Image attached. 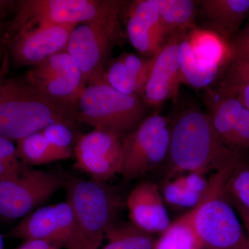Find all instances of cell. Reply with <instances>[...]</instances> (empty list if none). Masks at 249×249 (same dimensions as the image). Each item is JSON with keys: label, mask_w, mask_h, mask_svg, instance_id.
<instances>
[{"label": "cell", "mask_w": 249, "mask_h": 249, "mask_svg": "<svg viewBox=\"0 0 249 249\" xmlns=\"http://www.w3.org/2000/svg\"><path fill=\"white\" fill-rule=\"evenodd\" d=\"M216 88L235 96L249 110V82L243 84L234 85V86H217Z\"/></svg>", "instance_id": "cell-32"}, {"label": "cell", "mask_w": 249, "mask_h": 249, "mask_svg": "<svg viewBox=\"0 0 249 249\" xmlns=\"http://www.w3.org/2000/svg\"><path fill=\"white\" fill-rule=\"evenodd\" d=\"M235 208L237 209L239 214H240L244 227L248 232L249 237H247V238L249 240V210L237 206H235Z\"/></svg>", "instance_id": "cell-35"}, {"label": "cell", "mask_w": 249, "mask_h": 249, "mask_svg": "<svg viewBox=\"0 0 249 249\" xmlns=\"http://www.w3.org/2000/svg\"><path fill=\"white\" fill-rule=\"evenodd\" d=\"M25 80L52 99L75 107L86 87L79 66L66 50L31 67Z\"/></svg>", "instance_id": "cell-10"}, {"label": "cell", "mask_w": 249, "mask_h": 249, "mask_svg": "<svg viewBox=\"0 0 249 249\" xmlns=\"http://www.w3.org/2000/svg\"><path fill=\"white\" fill-rule=\"evenodd\" d=\"M171 127L166 117L152 114L123 137L124 179L140 178L168 158Z\"/></svg>", "instance_id": "cell-8"}, {"label": "cell", "mask_w": 249, "mask_h": 249, "mask_svg": "<svg viewBox=\"0 0 249 249\" xmlns=\"http://www.w3.org/2000/svg\"><path fill=\"white\" fill-rule=\"evenodd\" d=\"M229 47L230 57L229 63L249 60V22L229 42Z\"/></svg>", "instance_id": "cell-31"}, {"label": "cell", "mask_w": 249, "mask_h": 249, "mask_svg": "<svg viewBox=\"0 0 249 249\" xmlns=\"http://www.w3.org/2000/svg\"><path fill=\"white\" fill-rule=\"evenodd\" d=\"M14 249H67L47 241L31 240L24 241L22 245Z\"/></svg>", "instance_id": "cell-33"}, {"label": "cell", "mask_w": 249, "mask_h": 249, "mask_svg": "<svg viewBox=\"0 0 249 249\" xmlns=\"http://www.w3.org/2000/svg\"><path fill=\"white\" fill-rule=\"evenodd\" d=\"M182 36L170 37L153 57L151 71L142 96L145 104L159 106L168 100L176 101L178 98L182 83L178 58V42Z\"/></svg>", "instance_id": "cell-15"}, {"label": "cell", "mask_w": 249, "mask_h": 249, "mask_svg": "<svg viewBox=\"0 0 249 249\" xmlns=\"http://www.w3.org/2000/svg\"><path fill=\"white\" fill-rule=\"evenodd\" d=\"M74 231L73 210L66 200L36 209L23 217L6 235L24 241H47L69 249Z\"/></svg>", "instance_id": "cell-13"}, {"label": "cell", "mask_w": 249, "mask_h": 249, "mask_svg": "<svg viewBox=\"0 0 249 249\" xmlns=\"http://www.w3.org/2000/svg\"><path fill=\"white\" fill-rule=\"evenodd\" d=\"M199 5L204 29L217 34L228 45L249 15V0H203Z\"/></svg>", "instance_id": "cell-19"}, {"label": "cell", "mask_w": 249, "mask_h": 249, "mask_svg": "<svg viewBox=\"0 0 249 249\" xmlns=\"http://www.w3.org/2000/svg\"><path fill=\"white\" fill-rule=\"evenodd\" d=\"M236 249H249V240L248 238Z\"/></svg>", "instance_id": "cell-37"}, {"label": "cell", "mask_w": 249, "mask_h": 249, "mask_svg": "<svg viewBox=\"0 0 249 249\" xmlns=\"http://www.w3.org/2000/svg\"><path fill=\"white\" fill-rule=\"evenodd\" d=\"M186 37L198 60L222 70L229 63V45L217 34L196 27L186 34Z\"/></svg>", "instance_id": "cell-23"}, {"label": "cell", "mask_w": 249, "mask_h": 249, "mask_svg": "<svg viewBox=\"0 0 249 249\" xmlns=\"http://www.w3.org/2000/svg\"><path fill=\"white\" fill-rule=\"evenodd\" d=\"M76 25L45 26L20 31L8 39L10 55L18 67H34L66 50Z\"/></svg>", "instance_id": "cell-14"}, {"label": "cell", "mask_w": 249, "mask_h": 249, "mask_svg": "<svg viewBox=\"0 0 249 249\" xmlns=\"http://www.w3.org/2000/svg\"><path fill=\"white\" fill-rule=\"evenodd\" d=\"M153 57L130 53L121 54L107 62L103 80L124 94L142 98L151 71Z\"/></svg>", "instance_id": "cell-18"}, {"label": "cell", "mask_w": 249, "mask_h": 249, "mask_svg": "<svg viewBox=\"0 0 249 249\" xmlns=\"http://www.w3.org/2000/svg\"><path fill=\"white\" fill-rule=\"evenodd\" d=\"M167 40L176 35L188 34L196 27L199 1L156 0Z\"/></svg>", "instance_id": "cell-21"}, {"label": "cell", "mask_w": 249, "mask_h": 249, "mask_svg": "<svg viewBox=\"0 0 249 249\" xmlns=\"http://www.w3.org/2000/svg\"><path fill=\"white\" fill-rule=\"evenodd\" d=\"M236 165L215 173L211 179L209 194L195 208L193 226L202 247L236 249L247 239L232 204L223 191Z\"/></svg>", "instance_id": "cell-6"}, {"label": "cell", "mask_w": 249, "mask_h": 249, "mask_svg": "<svg viewBox=\"0 0 249 249\" xmlns=\"http://www.w3.org/2000/svg\"><path fill=\"white\" fill-rule=\"evenodd\" d=\"M126 34L134 49L145 58L160 52L166 42L156 0H135L127 12Z\"/></svg>", "instance_id": "cell-16"}, {"label": "cell", "mask_w": 249, "mask_h": 249, "mask_svg": "<svg viewBox=\"0 0 249 249\" xmlns=\"http://www.w3.org/2000/svg\"><path fill=\"white\" fill-rule=\"evenodd\" d=\"M0 249H5L4 237L1 235V232H0Z\"/></svg>", "instance_id": "cell-38"}, {"label": "cell", "mask_w": 249, "mask_h": 249, "mask_svg": "<svg viewBox=\"0 0 249 249\" xmlns=\"http://www.w3.org/2000/svg\"><path fill=\"white\" fill-rule=\"evenodd\" d=\"M120 0H24L5 33L6 37L31 28L78 25L122 6Z\"/></svg>", "instance_id": "cell-7"}, {"label": "cell", "mask_w": 249, "mask_h": 249, "mask_svg": "<svg viewBox=\"0 0 249 249\" xmlns=\"http://www.w3.org/2000/svg\"><path fill=\"white\" fill-rule=\"evenodd\" d=\"M1 31H0V35H1Z\"/></svg>", "instance_id": "cell-39"}, {"label": "cell", "mask_w": 249, "mask_h": 249, "mask_svg": "<svg viewBox=\"0 0 249 249\" xmlns=\"http://www.w3.org/2000/svg\"><path fill=\"white\" fill-rule=\"evenodd\" d=\"M205 104L219 139L247 160L249 157V110L240 100L218 88H206Z\"/></svg>", "instance_id": "cell-11"}, {"label": "cell", "mask_w": 249, "mask_h": 249, "mask_svg": "<svg viewBox=\"0 0 249 249\" xmlns=\"http://www.w3.org/2000/svg\"><path fill=\"white\" fill-rule=\"evenodd\" d=\"M195 208L171 223L155 242L153 249H201L194 226Z\"/></svg>", "instance_id": "cell-24"}, {"label": "cell", "mask_w": 249, "mask_h": 249, "mask_svg": "<svg viewBox=\"0 0 249 249\" xmlns=\"http://www.w3.org/2000/svg\"><path fill=\"white\" fill-rule=\"evenodd\" d=\"M211 189V181L196 173L180 174L166 178L162 186L164 202L178 209H194L202 202Z\"/></svg>", "instance_id": "cell-20"}, {"label": "cell", "mask_w": 249, "mask_h": 249, "mask_svg": "<svg viewBox=\"0 0 249 249\" xmlns=\"http://www.w3.org/2000/svg\"><path fill=\"white\" fill-rule=\"evenodd\" d=\"M16 148L19 160L27 166L45 165L70 158L53 147L41 132L18 141Z\"/></svg>", "instance_id": "cell-25"}, {"label": "cell", "mask_w": 249, "mask_h": 249, "mask_svg": "<svg viewBox=\"0 0 249 249\" xmlns=\"http://www.w3.org/2000/svg\"><path fill=\"white\" fill-rule=\"evenodd\" d=\"M27 167L19 160L14 142L0 136V181L19 176Z\"/></svg>", "instance_id": "cell-28"}, {"label": "cell", "mask_w": 249, "mask_h": 249, "mask_svg": "<svg viewBox=\"0 0 249 249\" xmlns=\"http://www.w3.org/2000/svg\"><path fill=\"white\" fill-rule=\"evenodd\" d=\"M164 203L157 183H138L126 201L130 222L147 233H162L171 224Z\"/></svg>", "instance_id": "cell-17"}, {"label": "cell", "mask_w": 249, "mask_h": 249, "mask_svg": "<svg viewBox=\"0 0 249 249\" xmlns=\"http://www.w3.org/2000/svg\"><path fill=\"white\" fill-rule=\"evenodd\" d=\"M8 45L7 39L5 37L4 34L0 35V89L6 80V46Z\"/></svg>", "instance_id": "cell-34"}, {"label": "cell", "mask_w": 249, "mask_h": 249, "mask_svg": "<svg viewBox=\"0 0 249 249\" xmlns=\"http://www.w3.org/2000/svg\"><path fill=\"white\" fill-rule=\"evenodd\" d=\"M14 4V1L9 0H0V14H2L6 10L11 9Z\"/></svg>", "instance_id": "cell-36"}, {"label": "cell", "mask_w": 249, "mask_h": 249, "mask_svg": "<svg viewBox=\"0 0 249 249\" xmlns=\"http://www.w3.org/2000/svg\"><path fill=\"white\" fill-rule=\"evenodd\" d=\"M65 185L58 174L27 167L19 176L0 181V217L23 218Z\"/></svg>", "instance_id": "cell-9"}, {"label": "cell", "mask_w": 249, "mask_h": 249, "mask_svg": "<svg viewBox=\"0 0 249 249\" xmlns=\"http://www.w3.org/2000/svg\"><path fill=\"white\" fill-rule=\"evenodd\" d=\"M76 107L52 99L26 80L6 78L0 89V136L18 142L53 124L74 127Z\"/></svg>", "instance_id": "cell-2"}, {"label": "cell", "mask_w": 249, "mask_h": 249, "mask_svg": "<svg viewBox=\"0 0 249 249\" xmlns=\"http://www.w3.org/2000/svg\"><path fill=\"white\" fill-rule=\"evenodd\" d=\"M151 235L131 222L119 225L114 222L106 231L107 243L101 249H153L155 242Z\"/></svg>", "instance_id": "cell-26"}, {"label": "cell", "mask_w": 249, "mask_h": 249, "mask_svg": "<svg viewBox=\"0 0 249 249\" xmlns=\"http://www.w3.org/2000/svg\"><path fill=\"white\" fill-rule=\"evenodd\" d=\"M167 159V178L186 173H217L246 160L223 143L209 114L196 109L183 111L172 124Z\"/></svg>", "instance_id": "cell-1"}, {"label": "cell", "mask_w": 249, "mask_h": 249, "mask_svg": "<svg viewBox=\"0 0 249 249\" xmlns=\"http://www.w3.org/2000/svg\"><path fill=\"white\" fill-rule=\"evenodd\" d=\"M48 142L59 151L71 155V145L74 140L73 127L65 124H53L41 131Z\"/></svg>", "instance_id": "cell-29"}, {"label": "cell", "mask_w": 249, "mask_h": 249, "mask_svg": "<svg viewBox=\"0 0 249 249\" xmlns=\"http://www.w3.org/2000/svg\"><path fill=\"white\" fill-rule=\"evenodd\" d=\"M76 111L78 122L123 138L146 117L147 109L142 98L121 93L100 80L85 87L77 103Z\"/></svg>", "instance_id": "cell-4"}, {"label": "cell", "mask_w": 249, "mask_h": 249, "mask_svg": "<svg viewBox=\"0 0 249 249\" xmlns=\"http://www.w3.org/2000/svg\"><path fill=\"white\" fill-rule=\"evenodd\" d=\"M65 186L75 222L69 249H100L120 209L119 196L106 183L93 179L70 178Z\"/></svg>", "instance_id": "cell-3"}, {"label": "cell", "mask_w": 249, "mask_h": 249, "mask_svg": "<svg viewBox=\"0 0 249 249\" xmlns=\"http://www.w3.org/2000/svg\"><path fill=\"white\" fill-rule=\"evenodd\" d=\"M78 24L72 31L66 51L79 66L85 84L103 80L111 51L122 42L119 16L124 5Z\"/></svg>", "instance_id": "cell-5"}, {"label": "cell", "mask_w": 249, "mask_h": 249, "mask_svg": "<svg viewBox=\"0 0 249 249\" xmlns=\"http://www.w3.org/2000/svg\"><path fill=\"white\" fill-rule=\"evenodd\" d=\"M219 76H222L220 87L234 86L249 82V60L229 63L222 69Z\"/></svg>", "instance_id": "cell-30"}, {"label": "cell", "mask_w": 249, "mask_h": 249, "mask_svg": "<svg viewBox=\"0 0 249 249\" xmlns=\"http://www.w3.org/2000/svg\"><path fill=\"white\" fill-rule=\"evenodd\" d=\"M224 196L233 206L249 210V161L242 160L229 175L224 186Z\"/></svg>", "instance_id": "cell-27"}, {"label": "cell", "mask_w": 249, "mask_h": 249, "mask_svg": "<svg viewBox=\"0 0 249 249\" xmlns=\"http://www.w3.org/2000/svg\"><path fill=\"white\" fill-rule=\"evenodd\" d=\"M74 155L76 169L89 175L91 179L106 183L122 173V137L94 129L79 137L75 145Z\"/></svg>", "instance_id": "cell-12"}, {"label": "cell", "mask_w": 249, "mask_h": 249, "mask_svg": "<svg viewBox=\"0 0 249 249\" xmlns=\"http://www.w3.org/2000/svg\"><path fill=\"white\" fill-rule=\"evenodd\" d=\"M186 34L181 36L178 45L182 83L197 89H206L216 81L222 69L198 60L188 42Z\"/></svg>", "instance_id": "cell-22"}]
</instances>
